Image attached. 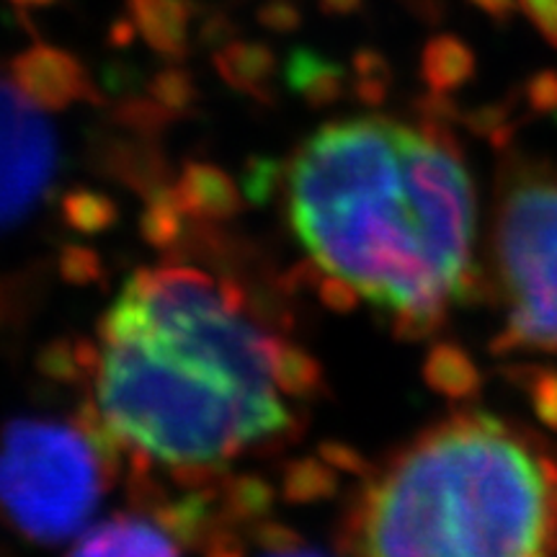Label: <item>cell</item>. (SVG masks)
Here are the masks:
<instances>
[{
    "label": "cell",
    "instance_id": "1",
    "mask_svg": "<svg viewBox=\"0 0 557 557\" xmlns=\"http://www.w3.org/2000/svg\"><path fill=\"white\" fill-rule=\"evenodd\" d=\"M289 220L312 263L421 341L483 292L475 191L449 124L359 116L318 129L289 169Z\"/></svg>",
    "mask_w": 557,
    "mask_h": 557
},
{
    "label": "cell",
    "instance_id": "2",
    "mask_svg": "<svg viewBox=\"0 0 557 557\" xmlns=\"http://www.w3.org/2000/svg\"><path fill=\"white\" fill-rule=\"evenodd\" d=\"M271 346L238 289L199 269H143L103 315L96 406L139 455L220 472L289 429Z\"/></svg>",
    "mask_w": 557,
    "mask_h": 557
},
{
    "label": "cell",
    "instance_id": "3",
    "mask_svg": "<svg viewBox=\"0 0 557 557\" xmlns=\"http://www.w3.org/2000/svg\"><path fill=\"white\" fill-rule=\"evenodd\" d=\"M346 557H557V457L498 418H447L369 478Z\"/></svg>",
    "mask_w": 557,
    "mask_h": 557
},
{
    "label": "cell",
    "instance_id": "4",
    "mask_svg": "<svg viewBox=\"0 0 557 557\" xmlns=\"http://www.w3.org/2000/svg\"><path fill=\"white\" fill-rule=\"evenodd\" d=\"M116 465L78 418H16L0 431V511L26 540L58 545L86 529Z\"/></svg>",
    "mask_w": 557,
    "mask_h": 557
},
{
    "label": "cell",
    "instance_id": "5",
    "mask_svg": "<svg viewBox=\"0 0 557 557\" xmlns=\"http://www.w3.org/2000/svg\"><path fill=\"white\" fill-rule=\"evenodd\" d=\"M493 259L506 299V325L493 354L557 351V171L508 169L500 181Z\"/></svg>",
    "mask_w": 557,
    "mask_h": 557
},
{
    "label": "cell",
    "instance_id": "6",
    "mask_svg": "<svg viewBox=\"0 0 557 557\" xmlns=\"http://www.w3.org/2000/svg\"><path fill=\"white\" fill-rule=\"evenodd\" d=\"M16 81H0V230L32 212L58 169V137Z\"/></svg>",
    "mask_w": 557,
    "mask_h": 557
},
{
    "label": "cell",
    "instance_id": "7",
    "mask_svg": "<svg viewBox=\"0 0 557 557\" xmlns=\"http://www.w3.org/2000/svg\"><path fill=\"white\" fill-rule=\"evenodd\" d=\"M178 547L158 519L116 513L86 529L67 557H181Z\"/></svg>",
    "mask_w": 557,
    "mask_h": 557
},
{
    "label": "cell",
    "instance_id": "8",
    "mask_svg": "<svg viewBox=\"0 0 557 557\" xmlns=\"http://www.w3.org/2000/svg\"><path fill=\"white\" fill-rule=\"evenodd\" d=\"M13 81L34 103L47 111L67 109L88 96L83 70L67 54L54 50H32L13 65Z\"/></svg>",
    "mask_w": 557,
    "mask_h": 557
},
{
    "label": "cell",
    "instance_id": "9",
    "mask_svg": "<svg viewBox=\"0 0 557 557\" xmlns=\"http://www.w3.org/2000/svg\"><path fill=\"white\" fill-rule=\"evenodd\" d=\"M173 191L186 214L197 220H230L243 207L238 184L218 165L209 163H186Z\"/></svg>",
    "mask_w": 557,
    "mask_h": 557
},
{
    "label": "cell",
    "instance_id": "10",
    "mask_svg": "<svg viewBox=\"0 0 557 557\" xmlns=\"http://www.w3.org/2000/svg\"><path fill=\"white\" fill-rule=\"evenodd\" d=\"M423 380L442 398L462 403L478 398L483 374L468 351L451 341H438L423 359Z\"/></svg>",
    "mask_w": 557,
    "mask_h": 557
},
{
    "label": "cell",
    "instance_id": "11",
    "mask_svg": "<svg viewBox=\"0 0 557 557\" xmlns=\"http://www.w3.org/2000/svg\"><path fill=\"white\" fill-rule=\"evenodd\" d=\"M475 52L455 34H438L426 45L421 58V75L434 94H455L475 78Z\"/></svg>",
    "mask_w": 557,
    "mask_h": 557
},
{
    "label": "cell",
    "instance_id": "12",
    "mask_svg": "<svg viewBox=\"0 0 557 557\" xmlns=\"http://www.w3.org/2000/svg\"><path fill=\"white\" fill-rule=\"evenodd\" d=\"M271 380L276 389L289 398H310L323 385V367L310 351L289 341L274 338L271 346Z\"/></svg>",
    "mask_w": 557,
    "mask_h": 557
},
{
    "label": "cell",
    "instance_id": "13",
    "mask_svg": "<svg viewBox=\"0 0 557 557\" xmlns=\"http://www.w3.org/2000/svg\"><path fill=\"white\" fill-rule=\"evenodd\" d=\"M274 504V487L259 475L227 478L220 496V519L225 527L256 524L269 517Z\"/></svg>",
    "mask_w": 557,
    "mask_h": 557
},
{
    "label": "cell",
    "instance_id": "14",
    "mask_svg": "<svg viewBox=\"0 0 557 557\" xmlns=\"http://www.w3.org/2000/svg\"><path fill=\"white\" fill-rule=\"evenodd\" d=\"M186 209L173 191V186H158L148 194L145 209L139 214V233L152 248H171L186 227Z\"/></svg>",
    "mask_w": 557,
    "mask_h": 557
},
{
    "label": "cell",
    "instance_id": "15",
    "mask_svg": "<svg viewBox=\"0 0 557 557\" xmlns=\"http://www.w3.org/2000/svg\"><path fill=\"white\" fill-rule=\"evenodd\" d=\"M338 487V472L323 457L292 459L282 478V496L289 504H318Z\"/></svg>",
    "mask_w": 557,
    "mask_h": 557
},
{
    "label": "cell",
    "instance_id": "16",
    "mask_svg": "<svg viewBox=\"0 0 557 557\" xmlns=\"http://www.w3.org/2000/svg\"><path fill=\"white\" fill-rule=\"evenodd\" d=\"M120 207L107 194L94 189H73L62 197V220L81 235H99L114 227Z\"/></svg>",
    "mask_w": 557,
    "mask_h": 557
},
{
    "label": "cell",
    "instance_id": "17",
    "mask_svg": "<svg viewBox=\"0 0 557 557\" xmlns=\"http://www.w3.org/2000/svg\"><path fill=\"white\" fill-rule=\"evenodd\" d=\"M513 382L524 385L534 413L549 431H557V372L555 369H517Z\"/></svg>",
    "mask_w": 557,
    "mask_h": 557
},
{
    "label": "cell",
    "instance_id": "18",
    "mask_svg": "<svg viewBox=\"0 0 557 557\" xmlns=\"http://www.w3.org/2000/svg\"><path fill=\"white\" fill-rule=\"evenodd\" d=\"M462 122L475 132V135L491 139L493 145L504 148L517 135V122H513L511 103H487V107H480L475 111H468L462 114Z\"/></svg>",
    "mask_w": 557,
    "mask_h": 557
},
{
    "label": "cell",
    "instance_id": "19",
    "mask_svg": "<svg viewBox=\"0 0 557 557\" xmlns=\"http://www.w3.org/2000/svg\"><path fill=\"white\" fill-rule=\"evenodd\" d=\"M60 274L70 284H90L101 276V259L86 246H67L60 256Z\"/></svg>",
    "mask_w": 557,
    "mask_h": 557
},
{
    "label": "cell",
    "instance_id": "20",
    "mask_svg": "<svg viewBox=\"0 0 557 557\" xmlns=\"http://www.w3.org/2000/svg\"><path fill=\"white\" fill-rule=\"evenodd\" d=\"M524 103L534 114H557V70H540L527 81Z\"/></svg>",
    "mask_w": 557,
    "mask_h": 557
},
{
    "label": "cell",
    "instance_id": "21",
    "mask_svg": "<svg viewBox=\"0 0 557 557\" xmlns=\"http://www.w3.org/2000/svg\"><path fill=\"white\" fill-rule=\"evenodd\" d=\"M318 295L323 299L325 308L336 310V312H351L357 310L359 305V289L354 287L351 282H346V278H341L336 274H325L320 278V287H318Z\"/></svg>",
    "mask_w": 557,
    "mask_h": 557
},
{
    "label": "cell",
    "instance_id": "22",
    "mask_svg": "<svg viewBox=\"0 0 557 557\" xmlns=\"http://www.w3.org/2000/svg\"><path fill=\"white\" fill-rule=\"evenodd\" d=\"M318 451L336 472H348V475H361V478L372 472V465L367 462V457L359 455L357 449L348 447V444L323 442Z\"/></svg>",
    "mask_w": 557,
    "mask_h": 557
},
{
    "label": "cell",
    "instance_id": "23",
    "mask_svg": "<svg viewBox=\"0 0 557 557\" xmlns=\"http://www.w3.org/2000/svg\"><path fill=\"white\" fill-rule=\"evenodd\" d=\"M519 9L557 50V0H519Z\"/></svg>",
    "mask_w": 557,
    "mask_h": 557
},
{
    "label": "cell",
    "instance_id": "24",
    "mask_svg": "<svg viewBox=\"0 0 557 557\" xmlns=\"http://www.w3.org/2000/svg\"><path fill=\"white\" fill-rule=\"evenodd\" d=\"M256 545L261 547V557H325L305 545L299 534L287 542H256Z\"/></svg>",
    "mask_w": 557,
    "mask_h": 557
},
{
    "label": "cell",
    "instance_id": "25",
    "mask_svg": "<svg viewBox=\"0 0 557 557\" xmlns=\"http://www.w3.org/2000/svg\"><path fill=\"white\" fill-rule=\"evenodd\" d=\"M470 3L493 21H508L519 9V0H470Z\"/></svg>",
    "mask_w": 557,
    "mask_h": 557
}]
</instances>
